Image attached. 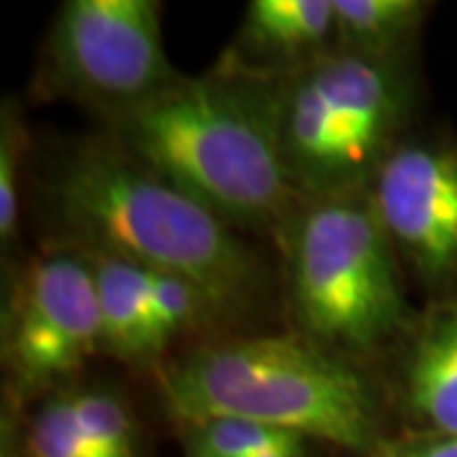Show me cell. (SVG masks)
<instances>
[{
  "label": "cell",
  "mask_w": 457,
  "mask_h": 457,
  "mask_svg": "<svg viewBox=\"0 0 457 457\" xmlns=\"http://www.w3.org/2000/svg\"><path fill=\"white\" fill-rule=\"evenodd\" d=\"M132 161L228 224L275 227L295 209L279 137V97L234 79H176L120 112Z\"/></svg>",
  "instance_id": "1"
},
{
  "label": "cell",
  "mask_w": 457,
  "mask_h": 457,
  "mask_svg": "<svg viewBox=\"0 0 457 457\" xmlns=\"http://www.w3.org/2000/svg\"><path fill=\"white\" fill-rule=\"evenodd\" d=\"M51 204L87 252L183 278L216 315L242 311L257 295V264L227 219L128 153H71L54 176Z\"/></svg>",
  "instance_id": "2"
},
{
  "label": "cell",
  "mask_w": 457,
  "mask_h": 457,
  "mask_svg": "<svg viewBox=\"0 0 457 457\" xmlns=\"http://www.w3.org/2000/svg\"><path fill=\"white\" fill-rule=\"evenodd\" d=\"M170 411L191 422L246 420L345 450L378 442L371 386L348 363L293 338H245L198 348L163 376Z\"/></svg>",
  "instance_id": "3"
},
{
  "label": "cell",
  "mask_w": 457,
  "mask_h": 457,
  "mask_svg": "<svg viewBox=\"0 0 457 457\" xmlns=\"http://www.w3.org/2000/svg\"><path fill=\"white\" fill-rule=\"evenodd\" d=\"M396 249L374 209L356 194L318 198L297 219L290 295L315 341L366 353L409 326Z\"/></svg>",
  "instance_id": "4"
},
{
  "label": "cell",
  "mask_w": 457,
  "mask_h": 457,
  "mask_svg": "<svg viewBox=\"0 0 457 457\" xmlns=\"http://www.w3.org/2000/svg\"><path fill=\"white\" fill-rule=\"evenodd\" d=\"M407 114V82L389 59L323 56L279 95V137L300 191L359 194L392 155Z\"/></svg>",
  "instance_id": "5"
},
{
  "label": "cell",
  "mask_w": 457,
  "mask_h": 457,
  "mask_svg": "<svg viewBox=\"0 0 457 457\" xmlns=\"http://www.w3.org/2000/svg\"><path fill=\"white\" fill-rule=\"evenodd\" d=\"M49 56L71 92L117 112L179 79L165 59L155 0H69L51 29Z\"/></svg>",
  "instance_id": "6"
},
{
  "label": "cell",
  "mask_w": 457,
  "mask_h": 457,
  "mask_svg": "<svg viewBox=\"0 0 457 457\" xmlns=\"http://www.w3.org/2000/svg\"><path fill=\"white\" fill-rule=\"evenodd\" d=\"M102 351L95 267L87 252L59 249L29 264L5 315L3 353L23 392L49 389Z\"/></svg>",
  "instance_id": "7"
},
{
  "label": "cell",
  "mask_w": 457,
  "mask_h": 457,
  "mask_svg": "<svg viewBox=\"0 0 457 457\" xmlns=\"http://www.w3.org/2000/svg\"><path fill=\"white\" fill-rule=\"evenodd\" d=\"M371 201L420 278L457 285V147L399 145L378 168Z\"/></svg>",
  "instance_id": "8"
},
{
  "label": "cell",
  "mask_w": 457,
  "mask_h": 457,
  "mask_svg": "<svg viewBox=\"0 0 457 457\" xmlns=\"http://www.w3.org/2000/svg\"><path fill=\"white\" fill-rule=\"evenodd\" d=\"M404 404L427 435L457 437V297L429 312L411 341Z\"/></svg>",
  "instance_id": "9"
},
{
  "label": "cell",
  "mask_w": 457,
  "mask_h": 457,
  "mask_svg": "<svg viewBox=\"0 0 457 457\" xmlns=\"http://www.w3.org/2000/svg\"><path fill=\"white\" fill-rule=\"evenodd\" d=\"M87 254L97 278L102 351L128 363L155 359L168 341L147 305L137 264L102 252Z\"/></svg>",
  "instance_id": "10"
},
{
  "label": "cell",
  "mask_w": 457,
  "mask_h": 457,
  "mask_svg": "<svg viewBox=\"0 0 457 457\" xmlns=\"http://www.w3.org/2000/svg\"><path fill=\"white\" fill-rule=\"evenodd\" d=\"M333 33V0H254L246 8L245 38L264 54L297 56L323 46Z\"/></svg>",
  "instance_id": "11"
},
{
  "label": "cell",
  "mask_w": 457,
  "mask_h": 457,
  "mask_svg": "<svg viewBox=\"0 0 457 457\" xmlns=\"http://www.w3.org/2000/svg\"><path fill=\"white\" fill-rule=\"evenodd\" d=\"M422 13L417 0H333L336 33L351 54L371 59H389Z\"/></svg>",
  "instance_id": "12"
},
{
  "label": "cell",
  "mask_w": 457,
  "mask_h": 457,
  "mask_svg": "<svg viewBox=\"0 0 457 457\" xmlns=\"http://www.w3.org/2000/svg\"><path fill=\"white\" fill-rule=\"evenodd\" d=\"M62 394L92 455L137 457L132 417L120 396L102 389H69Z\"/></svg>",
  "instance_id": "13"
},
{
  "label": "cell",
  "mask_w": 457,
  "mask_h": 457,
  "mask_svg": "<svg viewBox=\"0 0 457 457\" xmlns=\"http://www.w3.org/2000/svg\"><path fill=\"white\" fill-rule=\"evenodd\" d=\"M308 437L246 420L191 422V457H262L278 450L305 447Z\"/></svg>",
  "instance_id": "14"
},
{
  "label": "cell",
  "mask_w": 457,
  "mask_h": 457,
  "mask_svg": "<svg viewBox=\"0 0 457 457\" xmlns=\"http://www.w3.org/2000/svg\"><path fill=\"white\" fill-rule=\"evenodd\" d=\"M137 270H140L147 305L168 343L186 330L201 328L216 315L209 300L198 293L191 282L168 275V272L150 270V267H140V264Z\"/></svg>",
  "instance_id": "15"
},
{
  "label": "cell",
  "mask_w": 457,
  "mask_h": 457,
  "mask_svg": "<svg viewBox=\"0 0 457 457\" xmlns=\"http://www.w3.org/2000/svg\"><path fill=\"white\" fill-rule=\"evenodd\" d=\"M31 457H95L82 440L64 394L49 396L33 417L29 432Z\"/></svg>",
  "instance_id": "16"
},
{
  "label": "cell",
  "mask_w": 457,
  "mask_h": 457,
  "mask_svg": "<svg viewBox=\"0 0 457 457\" xmlns=\"http://www.w3.org/2000/svg\"><path fill=\"white\" fill-rule=\"evenodd\" d=\"M18 161H21V128L13 110H3L0 128V237L13 239L18 231Z\"/></svg>",
  "instance_id": "17"
},
{
  "label": "cell",
  "mask_w": 457,
  "mask_h": 457,
  "mask_svg": "<svg viewBox=\"0 0 457 457\" xmlns=\"http://www.w3.org/2000/svg\"><path fill=\"white\" fill-rule=\"evenodd\" d=\"M381 457H457V437L425 435L420 440H409L386 450Z\"/></svg>",
  "instance_id": "18"
},
{
  "label": "cell",
  "mask_w": 457,
  "mask_h": 457,
  "mask_svg": "<svg viewBox=\"0 0 457 457\" xmlns=\"http://www.w3.org/2000/svg\"><path fill=\"white\" fill-rule=\"evenodd\" d=\"M262 457H305V447H293V450H278V453H270V455Z\"/></svg>",
  "instance_id": "19"
}]
</instances>
